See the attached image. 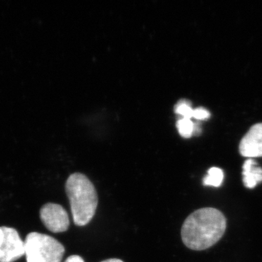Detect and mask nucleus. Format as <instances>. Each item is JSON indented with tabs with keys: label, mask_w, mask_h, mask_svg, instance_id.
I'll return each mask as SVG.
<instances>
[{
	"label": "nucleus",
	"mask_w": 262,
	"mask_h": 262,
	"mask_svg": "<svg viewBox=\"0 0 262 262\" xmlns=\"http://www.w3.org/2000/svg\"><path fill=\"white\" fill-rule=\"evenodd\" d=\"M227 220L219 210L204 208L187 217L182 228L184 244L189 249L203 251L216 244L225 234Z\"/></svg>",
	"instance_id": "obj_1"
},
{
	"label": "nucleus",
	"mask_w": 262,
	"mask_h": 262,
	"mask_svg": "<svg viewBox=\"0 0 262 262\" xmlns=\"http://www.w3.org/2000/svg\"><path fill=\"white\" fill-rule=\"evenodd\" d=\"M66 192L75 225H88L94 218L98 206V194L94 184L84 174L73 173L66 183Z\"/></svg>",
	"instance_id": "obj_2"
},
{
	"label": "nucleus",
	"mask_w": 262,
	"mask_h": 262,
	"mask_svg": "<svg viewBox=\"0 0 262 262\" xmlns=\"http://www.w3.org/2000/svg\"><path fill=\"white\" fill-rule=\"evenodd\" d=\"M27 262H61L65 248L51 236L39 232L28 234L24 241Z\"/></svg>",
	"instance_id": "obj_3"
},
{
	"label": "nucleus",
	"mask_w": 262,
	"mask_h": 262,
	"mask_svg": "<svg viewBox=\"0 0 262 262\" xmlns=\"http://www.w3.org/2000/svg\"><path fill=\"white\" fill-rule=\"evenodd\" d=\"M24 254V241L16 229L0 227V262H13Z\"/></svg>",
	"instance_id": "obj_4"
},
{
	"label": "nucleus",
	"mask_w": 262,
	"mask_h": 262,
	"mask_svg": "<svg viewBox=\"0 0 262 262\" xmlns=\"http://www.w3.org/2000/svg\"><path fill=\"white\" fill-rule=\"evenodd\" d=\"M39 215L43 225L54 233L66 232L70 227L68 213L61 205L47 203L41 208Z\"/></svg>",
	"instance_id": "obj_5"
},
{
	"label": "nucleus",
	"mask_w": 262,
	"mask_h": 262,
	"mask_svg": "<svg viewBox=\"0 0 262 262\" xmlns=\"http://www.w3.org/2000/svg\"><path fill=\"white\" fill-rule=\"evenodd\" d=\"M239 153L245 158L262 157V123L253 125L243 138Z\"/></svg>",
	"instance_id": "obj_6"
},
{
	"label": "nucleus",
	"mask_w": 262,
	"mask_h": 262,
	"mask_svg": "<svg viewBox=\"0 0 262 262\" xmlns=\"http://www.w3.org/2000/svg\"><path fill=\"white\" fill-rule=\"evenodd\" d=\"M243 181L248 189H253L262 182V168L252 158L246 160L243 165Z\"/></svg>",
	"instance_id": "obj_7"
},
{
	"label": "nucleus",
	"mask_w": 262,
	"mask_h": 262,
	"mask_svg": "<svg viewBox=\"0 0 262 262\" xmlns=\"http://www.w3.org/2000/svg\"><path fill=\"white\" fill-rule=\"evenodd\" d=\"M224 172L221 168H210L208 170V174L203 179V184L205 186H212V187H220L223 182Z\"/></svg>",
	"instance_id": "obj_8"
},
{
	"label": "nucleus",
	"mask_w": 262,
	"mask_h": 262,
	"mask_svg": "<svg viewBox=\"0 0 262 262\" xmlns=\"http://www.w3.org/2000/svg\"><path fill=\"white\" fill-rule=\"evenodd\" d=\"M177 127L180 135L184 138H190L194 130V123L190 119L182 118L177 122Z\"/></svg>",
	"instance_id": "obj_9"
},
{
	"label": "nucleus",
	"mask_w": 262,
	"mask_h": 262,
	"mask_svg": "<svg viewBox=\"0 0 262 262\" xmlns=\"http://www.w3.org/2000/svg\"><path fill=\"white\" fill-rule=\"evenodd\" d=\"M193 110L187 101H180L176 106V113L182 115L183 118L191 119L193 117Z\"/></svg>",
	"instance_id": "obj_10"
},
{
	"label": "nucleus",
	"mask_w": 262,
	"mask_h": 262,
	"mask_svg": "<svg viewBox=\"0 0 262 262\" xmlns=\"http://www.w3.org/2000/svg\"><path fill=\"white\" fill-rule=\"evenodd\" d=\"M210 113L205 108L199 107L193 110V117L196 120H203L209 118Z\"/></svg>",
	"instance_id": "obj_11"
},
{
	"label": "nucleus",
	"mask_w": 262,
	"mask_h": 262,
	"mask_svg": "<svg viewBox=\"0 0 262 262\" xmlns=\"http://www.w3.org/2000/svg\"><path fill=\"white\" fill-rule=\"evenodd\" d=\"M64 262H84L83 258L81 257L80 256L77 255H72V256H69L68 258L66 259Z\"/></svg>",
	"instance_id": "obj_12"
},
{
	"label": "nucleus",
	"mask_w": 262,
	"mask_h": 262,
	"mask_svg": "<svg viewBox=\"0 0 262 262\" xmlns=\"http://www.w3.org/2000/svg\"><path fill=\"white\" fill-rule=\"evenodd\" d=\"M101 262H123L122 260L118 259V258H110V259L105 260Z\"/></svg>",
	"instance_id": "obj_13"
}]
</instances>
